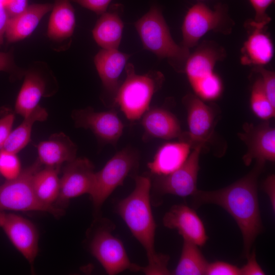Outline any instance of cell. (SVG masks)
<instances>
[{"mask_svg":"<svg viewBox=\"0 0 275 275\" xmlns=\"http://www.w3.org/2000/svg\"><path fill=\"white\" fill-rule=\"evenodd\" d=\"M264 164L256 161L248 174L226 187L212 191L198 189L192 196L195 207L214 204L232 216L242 233L245 257L250 254L254 241L262 230L257 180Z\"/></svg>","mask_w":275,"mask_h":275,"instance_id":"6da1fadb","label":"cell"},{"mask_svg":"<svg viewBox=\"0 0 275 275\" xmlns=\"http://www.w3.org/2000/svg\"><path fill=\"white\" fill-rule=\"evenodd\" d=\"M134 179V188L118 202L117 213L146 251L148 263L142 271L148 275L170 274L169 257L157 253L155 249L156 224L150 203L151 179L136 175Z\"/></svg>","mask_w":275,"mask_h":275,"instance_id":"7a4b0ae2","label":"cell"},{"mask_svg":"<svg viewBox=\"0 0 275 275\" xmlns=\"http://www.w3.org/2000/svg\"><path fill=\"white\" fill-rule=\"evenodd\" d=\"M144 49L159 59H167L178 72H184L189 49L177 44L172 38L160 8L156 5L134 23Z\"/></svg>","mask_w":275,"mask_h":275,"instance_id":"3957f363","label":"cell"},{"mask_svg":"<svg viewBox=\"0 0 275 275\" xmlns=\"http://www.w3.org/2000/svg\"><path fill=\"white\" fill-rule=\"evenodd\" d=\"M225 56L224 48L211 42L202 43L189 54L184 72L196 95L202 100H214L222 94L223 82L214 69Z\"/></svg>","mask_w":275,"mask_h":275,"instance_id":"277c9868","label":"cell"},{"mask_svg":"<svg viewBox=\"0 0 275 275\" xmlns=\"http://www.w3.org/2000/svg\"><path fill=\"white\" fill-rule=\"evenodd\" d=\"M125 69L126 77L120 86L114 104L119 106L128 120L134 121L149 109L152 98L161 87L164 77L157 71L136 74L131 63L127 64Z\"/></svg>","mask_w":275,"mask_h":275,"instance_id":"5b68a950","label":"cell"},{"mask_svg":"<svg viewBox=\"0 0 275 275\" xmlns=\"http://www.w3.org/2000/svg\"><path fill=\"white\" fill-rule=\"evenodd\" d=\"M41 165L37 159L21 171L17 178L7 180L0 185V211H41L48 212L56 217L63 215V209L44 204L34 191L33 178Z\"/></svg>","mask_w":275,"mask_h":275,"instance_id":"8992f818","label":"cell"},{"mask_svg":"<svg viewBox=\"0 0 275 275\" xmlns=\"http://www.w3.org/2000/svg\"><path fill=\"white\" fill-rule=\"evenodd\" d=\"M233 24L225 4L218 3L211 9L202 2L197 3L189 9L185 16L181 45L188 49L193 47L204 35L212 31L229 34Z\"/></svg>","mask_w":275,"mask_h":275,"instance_id":"52a82bcc","label":"cell"},{"mask_svg":"<svg viewBox=\"0 0 275 275\" xmlns=\"http://www.w3.org/2000/svg\"><path fill=\"white\" fill-rule=\"evenodd\" d=\"M139 155L131 148L116 153L103 168L95 172L93 188L90 195L95 210H99L105 200L138 166Z\"/></svg>","mask_w":275,"mask_h":275,"instance_id":"ba28073f","label":"cell"},{"mask_svg":"<svg viewBox=\"0 0 275 275\" xmlns=\"http://www.w3.org/2000/svg\"><path fill=\"white\" fill-rule=\"evenodd\" d=\"M102 224L94 233L89 248L106 272L115 275L126 270L142 271L143 267L130 261L122 241L112 234V225L104 221Z\"/></svg>","mask_w":275,"mask_h":275,"instance_id":"9c48e42d","label":"cell"},{"mask_svg":"<svg viewBox=\"0 0 275 275\" xmlns=\"http://www.w3.org/2000/svg\"><path fill=\"white\" fill-rule=\"evenodd\" d=\"M58 88L56 77L46 63L37 61L31 64L25 70L16 100V113L26 117L39 105L42 97L51 96Z\"/></svg>","mask_w":275,"mask_h":275,"instance_id":"30bf717a","label":"cell"},{"mask_svg":"<svg viewBox=\"0 0 275 275\" xmlns=\"http://www.w3.org/2000/svg\"><path fill=\"white\" fill-rule=\"evenodd\" d=\"M203 147L200 145L193 148L185 162L173 172L164 176H155L153 183L155 190L162 195L181 197L193 196L198 190L199 157Z\"/></svg>","mask_w":275,"mask_h":275,"instance_id":"8fae6325","label":"cell"},{"mask_svg":"<svg viewBox=\"0 0 275 275\" xmlns=\"http://www.w3.org/2000/svg\"><path fill=\"white\" fill-rule=\"evenodd\" d=\"M94 166L88 158H75L67 162L60 179L56 206L63 209L72 198L91 193L95 179Z\"/></svg>","mask_w":275,"mask_h":275,"instance_id":"7c38bea8","label":"cell"},{"mask_svg":"<svg viewBox=\"0 0 275 275\" xmlns=\"http://www.w3.org/2000/svg\"><path fill=\"white\" fill-rule=\"evenodd\" d=\"M182 102L187 111L189 131L183 132L179 140L188 143L193 148L204 146L213 134L215 113L211 106L193 94L185 95Z\"/></svg>","mask_w":275,"mask_h":275,"instance_id":"4fadbf2b","label":"cell"},{"mask_svg":"<svg viewBox=\"0 0 275 275\" xmlns=\"http://www.w3.org/2000/svg\"><path fill=\"white\" fill-rule=\"evenodd\" d=\"M77 128L90 129L102 142L115 146L122 134L124 125L113 110L95 112L90 107L72 112Z\"/></svg>","mask_w":275,"mask_h":275,"instance_id":"5bb4252c","label":"cell"},{"mask_svg":"<svg viewBox=\"0 0 275 275\" xmlns=\"http://www.w3.org/2000/svg\"><path fill=\"white\" fill-rule=\"evenodd\" d=\"M239 138L247 147L242 159L248 166L253 160L265 163L275 160V129L266 120L258 125L245 123Z\"/></svg>","mask_w":275,"mask_h":275,"instance_id":"9a60e30c","label":"cell"},{"mask_svg":"<svg viewBox=\"0 0 275 275\" xmlns=\"http://www.w3.org/2000/svg\"><path fill=\"white\" fill-rule=\"evenodd\" d=\"M0 228L32 266L38 252L39 241L34 224L20 215L0 211Z\"/></svg>","mask_w":275,"mask_h":275,"instance_id":"2e32d148","label":"cell"},{"mask_svg":"<svg viewBox=\"0 0 275 275\" xmlns=\"http://www.w3.org/2000/svg\"><path fill=\"white\" fill-rule=\"evenodd\" d=\"M162 222L166 227L176 230L184 240L198 246L204 245L208 239L202 220L186 205H173L164 214Z\"/></svg>","mask_w":275,"mask_h":275,"instance_id":"e0dca14e","label":"cell"},{"mask_svg":"<svg viewBox=\"0 0 275 275\" xmlns=\"http://www.w3.org/2000/svg\"><path fill=\"white\" fill-rule=\"evenodd\" d=\"M130 55L118 49H101L94 57V64L106 94L113 99L120 87V76Z\"/></svg>","mask_w":275,"mask_h":275,"instance_id":"ac0fdd59","label":"cell"},{"mask_svg":"<svg viewBox=\"0 0 275 275\" xmlns=\"http://www.w3.org/2000/svg\"><path fill=\"white\" fill-rule=\"evenodd\" d=\"M124 7L121 4L112 5L101 15L92 31L97 44L105 49H118L124 24L122 19Z\"/></svg>","mask_w":275,"mask_h":275,"instance_id":"d6986e66","label":"cell"},{"mask_svg":"<svg viewBox=\"0 0 275 275\" xmlns=\"http://www.w3.org/2000/svg\"><path fill=\"white\" fill-rule=\"evenodd\" d=\"M144 138L179 139L183 132L177 117L169 111L160 107L149 108L142 117Z\"/></svg>","mask_w":275,"mask_h":275,"instance_id":"ffe728a7","label":"cell"},{"mask_svg":"<svg viewBox=\"0 0 275 275\" xmlns=\"http://www.w3.org/2000/svg\"><path fill=\"white\" fill-rule=\"evenodd\" d=\"M48 22L47 35L57 44L69 47L75 27L74 10L68 0H54Z\"/></svg>","mask_w":275,"mask_h":275,"instance_id":"44dd1931","label":"cell"},{"mask_svg":"<svg viewBox=\"0 0 275 275\" xmlns=\"http://www.w3.org/2000/svg\"><path fill=\"white\" fill-rule=\"evenodd\" d=\"M38 159L46 167L60 168L64 162L76 158L77 147L63 132L51 135L47 140L37 145Z\"/></svg>","mask_w":275,"mask_h":275,"instance_id":"7402d4cb","label":"cell"},{"mask_svg":"<svg viewBox=\"0 0 275 275\" xmlns=\"http://www.w3.org/2000/svg\"><path fill=\"white\" fill-rule=\"evenodd\" d=\"M251 31L241 49L240 62L244 65L263 66L273 57L274 47L269 35L265 28L250 25Z\"/></svg>","mask_w":275,"mask_h":275,"instance_id":"603a6c76","label":"cell"},{"mask_svg":"<svg viewBox=\"0 0 275 275\" xmlns=\"http://www.w3.org/2000/svg\"><path fill=\"white\" fill-rule=\"evenodd\" d=\"M191 148L188 143L181 140L166 143L158 148L148 168L155 176L168 175L185 162Z\"/></svg>","mask_w":275,"mask_h":275,"instance_id":"cb8c5ba5","label":"cell"},{"mask_svg":"<svg viewBox=\"0 0 275 275\" xmlns=\"http://www.w3.org/2000/svg\"><path fill=\"white\" fill-rule=\"evenodd\" d=\"M52 7L48 3L33 4L19 15L10 18L5 34L7 41L16 42L29 36Z\"/></svg>","mask_w":275,"mask_h":275,"instance_id":"d4e9b609","label":"cell"},{"mask_svg":"<svg viewBox=\"0 0 275 275\" xmlns=\"http://www.w3.org/2000/svg\"><path fill=\"white\" fill-rule=\"evenodd\" d=\"M48 117L46 109L39 105L30 114L24 117L22 122L11 131L2 149L16 154L30 142L33 125L43 122Z\"/></svg>","mask_w":275,"mask_h":275,"instance_id":"484cf974","label":"cell"},{"mask_svg":"<svg viewBox=\"0 0 275 275\" xmlns=\"http://www.w3.org/2000/svg\"><path fill=\"white\" fill-rule=\"evenodd\" d=\"M60 168L45 167L34 174L32 185L38 199L48 205H54L59 194L60 179L58 177Z\"/></svg>","mask_w":275,"mask_h":275,"instance_id":"4316f807","label":"cell"},{"mask_svg":"<svg viewBox=\"0 0 275 275\" xmlns=\"http://www.w3.org/2000/svg\"><path fill=\"white\" fill-rule=\"evenodd\" d=\"M198 245L183 239L178 263L173 272L175 275L205 274L208 265Z\"/></svg>","mask_w":275,"mask_h":275,"instance_id":"83f0119b","label":"cell"},{"mask_svg":"<svg viewBox=\"0 0 275 275\" xmlns=\"http://www.w3.org/2000/svg\"><path fill=\"white\" fill-rule=\"evenodd\" d=\"M250 105L254 114L261 119L266 121L275 116V107L267 97L261 77L257 79L252 86Z\"/></svg>","mask_w":275,"mask_h":275,"instance_id":"f1b7e54d","label":"cell"},{"mask_svg":"<svg viewBox=\"0 0 275 275\" xmlns=\"http://www.w3.org/2000/svg\"><path fill=\"white\" fill-rule=\"evenodd\" d=\"M21 172V165L16 154L3 149L0 150V173L7 180L17 178Z\"/></svg>","mask_w":275,"mask_h":275,"instance_id":"f546056e","label":"cell"},{"mask_svg":"<svg viewBox=\"0 0 275 275\" xmlns=\"http://www.w3.org/2000/svg\"><path fill=\"white\" fill-rule=\"evenodd\" d=\"M274 0H249L255 15L254 19L249 21V24L260 29L265 28L271 20L266 10Z\"/></svg>","mask_w":275,"mask_h":275,"instance_id":"4dcf8cb0","label":"cell"},{"mask_svg":"<svg viewBox=\"0 0 275 275\" xmlns=\"http://www.w3.org/2000/svg\"><path fill=\"white\" fill-rule=\"evenodd\" d=\"M0 71L7 72L13 80L21 79L25 70L18 67L15 62L13 51H0Z\"/></svg>","mask_w":275,"mask_h":275,"instance_id":"1f68e13d","label":"cell"},{"mask_svg":"<svg viewBox=\"0 0 275 275\" xmlns=\"http://www.w3.org/2000/svg\"><path fill=\"white\" fill-rule=\"evenodd\" d=\"M253 71L261 75L263 88L267 97L273 107H275V74L263 66L254 67Z\"/></svg>","mask_w":275,"mask_h":275,"instance_id":"d6a6232c","label":"cell"},{"mask_svg":"<svg viewBox=\"0 0 275 275\" xmlns=\"http://www.w3.org/2000/svg\"><path fill=\"white\" fill-rule=\"evenodd\" d=\"M205 274L207 275H241L240 268L223 261L208 263Z\"/></svg>","mask_w":275,"mask_h":275,"instance_id":"836d02e7","label":"cell"},{"mask_svg":"<svg viewBox=\"0 0 275 275\" xmlns=\"http://www.w3.org/2000/svg\"><path fill=\"white\" fill-rule=\"evenodd\" d=\"M246 258H248L246 263L242 267L240 268L241 275L265 274V273L257 261L255 250L252 253L250 252Z\"/></svg>","mask_w":275,"mask_h":275,"instance_id":"e575fe53","label":"cell"},{"mask_svg":"<svg viewBox=\"0 0 275 275\" xmlns=\"http://www.w3.org/2000/svg\"><path fill=\"white\" fill-rule=\"evenodd\" d=\"M98 15L105 12L112 0H72Z\"/></svg>","mask_w":275,"mask_h":275,"instance_id":"d590c367","label":"cell"},{"mask_svg":"<svg viewBox=\"0 0 275 275\" xmlns=\"http://www.w3.org/2000/svg\"><path fill=\"white\" fill-rule=\"evenodd\" d=\"M15 119L13 114H8L0 119V150L2 149L12 131Z\"/></svg>","mask_w":275,"mask_h":275,"instance_id":"8d00e7d4","label":"cell"},{"mask_svg":"<svg viewBox=\"0 0 275 275\" xmlns=\"http://www.w3.org/2000/svg\"><path fill=\"white\" fill-rule=\"evenodd\" d=\"M28 7V0H8L5 8L12 18L23 12Z\"/></svg>","mask_w":275,"mask_h":275,"instance_id":"74e56055","label":"cell"},{"mask_svg":"<svg viewBox=\"0 0 275 275\" xmlns=\"http://www.w3.org/2000/svg\"><path fill=\"white\" fill-rule=\"evenodd\" d=\"M263 188L267 195L273 211L275 209V176H268L263 183Z\"/></svg>","mask_w":275,"mask_h":275,"instance_id":"f35d334b","label":"cell"},{"mask_svg":"<svg viewBox=\"0 0 275 275\" xmlns=\"http://www.w3.org/2000/svg\"><path fill=\"white\" fill-rule=\"evenodd\" d=\"M9 19L5 7L0 5V46L4 43V38Z\"/></svg>","mask_w":275,"mask_h":275,"instance_id":"ab89813d","label":"cell"},{"mask_svg":"<svg viewBox=\"0 0 275 275\" xmlns=\"http://www.w3.org/2000/svg\"><path fill=\"white\" fill-rule=\"evenodd\" d=\"M7 2L8 0H0V5L5 7Z\"/></svg>","mask_w":275,"mask_h":275,"instance_id":"60d3db41","label":"cell"},{"mask_svg":"<svg viewBox=\"0 0 275 275\" xmlns=\"http://www.w3.org/2000/svg\"><path fill=\"white\" fill-rule=\"evenodd\" d=\"M199 1H202V0H199Z\"/></svg>","mask_w":275,"mask_h":275,"instance_id":"b9f144b4","label":"cell"}]
</instances>
